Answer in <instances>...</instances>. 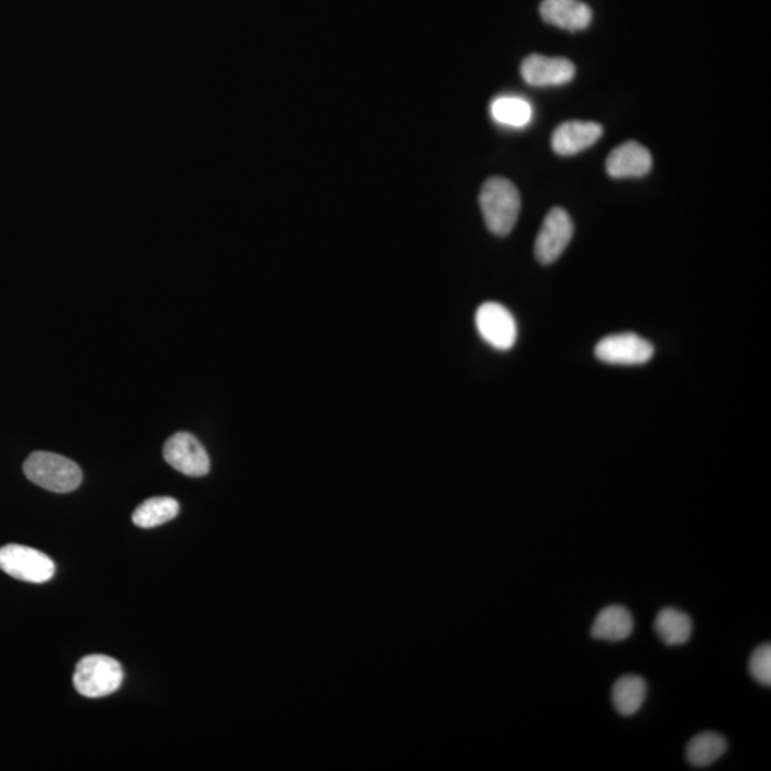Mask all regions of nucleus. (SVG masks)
<instances>
[{
  "instance_id": "nucleus-1",
  "label": "nucleus",
  "mask_w": 771,
  "mask_h": 771,
  "mask_svg": "<svg viewBox=\"0 0 771 771\" xmlns=\"http://www.w3.org/2000/svg\"><path fill=\"white\" fill-rule=\"evenodd\" d=\"M488 229L505 238L515 229L520 215V193L509 179L493 176L484 181L479 197Z\"/></svg>"
},
{
  "instance_id": "nucleus-2",
  "label": "nucleus",
  "mask_w": 771,
  "mask_h": 771,
  "mask_svg": "<svg viewBox=\"0 0 771 771\" xmlns=\"http://www.w3.org/2000/svg\"><path fill=\"white\" fill-rule=\"evenodd\" d=\"M24 473L31 483L53 493L74 492L84 478L75 462L51 452L31 453L25 462Z\"/></svg>"
},
{
  "instance_id": "nucleus-3",
  "label": "nucleus",
  "mask_w": 771,
  "mask_h": 771,
  "mask_svg": "<svg viewBox=\"0 0 771 771\" xmlns=\"http://www.w3.org/2000/svg\"><path fill=\"white\" fill-rule=\"evenodd\" d=\"M122 682H124V669L119 661L109 656H86L75 669V688L85 697H106L119 691Z\"/></svg>"
},
{
  "instance_id": "nucleus-4",
  "label": "nucleus",
  "mask_w": 771,
  "mask_h": 771,
  "mask_svg": "<svg viewBox=\"0 0 771 771\" xmlns=\"http://www.w3.org/2000/svg\"><path fill=\"white\" fill-rule=\"evenodd\" d=\"M0 569L27 583H47L54 576L53 560L36 548L8 544L0 548Z\"/></svg>"
},
{
  "instance_id": "nucleus-5",
  "label": "nucleus",
  "mask_w": 771,
  "mask_h": 771,
  "mask_svg": "<svg viewBox=\"0 0 771 771\" xmlns=\"http://www.w3.org/2000/svg\"><path fill=\"white\" fill-rule=\"evenodd\" d=\"M594 353L607 365L639 366L652 361L655 347L636 333H619L602 339Z\"/></svg>"
},
{
  "instance_id": "nucleus-6",
  "label": "nucleus",
  "mask_w": 771,
  "mask_h": 771,
  "mask_svg": "<svg viewBox=\"0 0 771 771\" xmlns=\"http://www.w3.org/2000/svg\"><path fill=\"white\" fill-rule=\"evenodd\" d=\"M476 328L484 342L497 351H510L517 339V325L509 308L488 302L476 312Z\"/></svg>"
},
{
  "instance_id": "nucleus-7",
  "label": "nucleus",
  "mask_w": 771,
  "mask_h": 771,
  "mask_svg": "<svg viewBox=\"0 0 771 771\" xmlns=\"http://www.w3.org/2000/svg\"><path fill=\"white\" fill-rule=\"evenodd\" d=\"M163 457L175 470L189 478H202L211 470L206 448L190 433L179 432L167 439Z\"/></svg>"
},
{
  "instance_id": "nucleus-8",
  "label": "nucleus",
  "mask_w": 771,
  "mask_h": 771,
  "mask_svg": "<svg viewBox=\"0 0 771 771\" xmlns=\"http://www.w3.org/2000/svg\"><path fill=\"white\" fill-rule=\"evenodd\" d=\"M573 231V222L569 213L561 207L552 208L544 217L542 229L534 243V255L538 261L543 265L556 262L569 247Z\"/></svg>"
},
{
  "instance_id": "nucleus-9",
  "label": "nucleus",
  "mask_w": 771,
  "mask_h": 771,
  "mask_svg": "<svg viewBox=\"0 0 771 771\" xmlns=\"http://www.w3.org/2000/svg\"><path fill=\"white\" fill-rule=\"evenodd\" d=\"M520 72L526 84L544 88L569 84L573 80L576 67L569 59L530 54L521 63Z\"/></svg>"
},
{
  "instance_id": "nucleus-10",
  "label": "nucleus",
  "mask_w": 771,
  "mask_h": 771,
  "mask_svg": "<svg viewBox=\"0 0 771 771\" xmlns=\"http://www.w3.org/2000/svg\"><path fill=\"white\" fill-rule=\"evenodd\" d=\"M603 136L596 122L567 121L553 131L552 148L560 156H571L592 148Z\"/></svg>"
},
{
  "instance_id": "nucleus-11",
  "label": "nucleus",
  "mask_w": 771,
  "mask_h": 771,
  "mask_svg": "<svg viewBox=\"0 0 771 771\" xmlns=\"http://www.w3.org/2000/svg\"><path fill=\"white\" fill-rule=\"evenodd\" d=\"M652 153L633 140L617 147L606 161L607 174L615 179L643 178L652 170Z\"/></svg>"
},
{
  "instance_id": "nucleus-12",
  "label": "nucleus",
  "mask_w": 771,
  "mask_h": 771,
  "mask_svg": "<svg viewBox=\"0 0 771 771\" xmlns=\"http://www.w3.org/2000/svg\"><path fill=\"white\" fill-rule=\"evenodd\" d=\"M540 15L546 24L570 31L587 29L593 20L591 7L580 0H543Z\"/></svg>"
},
{
  "instance_id": "nucleus-13",
  "label": "nucleus",
  "mask_w": 771,
  "mask_h": 771,
  "mask_svg": "<svg viewBox=\"0 0 771 771\" xmlns=\"http://www.w3.org/2000/svg\"><path fill=\"white\" fill-rule=\"evenodd\" d=\"M634 620L629 609L621 605L606 606L594 619L592 636L597 641L621 642L633 633Z\"/></svg>"
},
{
  "instance_id": "nucleus-14",
  "label": "nucleus",
  "mask_w": 771,
  "mask_h": 771,
  "mask_svg": "<svg viewBox=\"0 0 771 771\" xmlns=\"http://www.w3.org/2000/svg\"><path fill=\"white\" fill-rule=\"evenodd\" d=\"M647 697V683L642 675L623 674L616 680L611 702L620 716L629 718L642 709Z\"/></svg>"
},
{
  "instance_id": "nucleus-15",
  "label": "nucleus",
  "mask_w": 771,
  "mask_h": 771,
  "mask_svg": "<svg viewBox=\"0 0 771 771\" xmlns=\"http://www.w3.org/2000/svg\"><path fill=\"white\" fill-rule=\"evenodd\" d=\"M653 628L666 646H680L691 639L693 621L684 611L666 607L657 614Z\"/></svg>"
},
{
  "instance_id": "nucleus-16",
  "label": "nucleus",
  "mask_w": 771,
  "mask_h": 771,
  "mask_svg": "<svg viewBox=\"0 0 771 771\" xmlns=\"http://www.w3.org/2000/svg\"><path fill=\"white\" fill-rule=\"evenodd\" d=\"M728 751V741L716 732L696 734L686 747V759L694 768H707Z\"/></svg>"
},
{
  "instance_id": "nucleus-17",
  "label": "nucleus",
  "mask_w": 771,
  "mask_h": 771,
  "mask_svg": "<svg viewBox=\"0 0 771 771\" xmlns=\"http://www.w3.org/2000/svg\"><path fill=\"white\" fill-rule=\"evenodd\" d=\"M179 515V503L172 497H152L135 510L131 520L142 529L157 528Z\"/></svg>"
},
{
  "instance_id": "nucleus-18",
  "label": "nucleus",
  "mask_w": 771,
  "mask_h": 771,
  "mask_svg": "<svg viewBox=\"0 0 771 771\" xmlns=\"http://www.w3.org/2000/svg\"><path fill=\"white\" fill-rule=\"evenodd\" d=\"M490 115L497 124L523 128L533 117L532 104L526 99L516 97H501L490 104Z\"/></svg>"
},
{
  "instance_id": "nucleus-19",
  "label": "nucleus",
  "mask_w": 771,
  "mask_h": 771,
  "mask_svg": "<svg viewBox=\"0 0 771 771\" xmlns=\"http://www.w3.org/2000/svg\"><path fill=\"white\" fill-rule=\"evenodd\" d=\"M748 671L751 678L770 686L771 684V646L769 643L761 644L755 652L751 653L750 661H748Z\"/></svg>"
}]
</instances>
